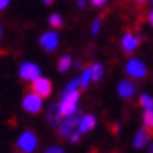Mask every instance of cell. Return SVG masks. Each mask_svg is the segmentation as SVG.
I'll list each match as a JSON object with an SVG mask.
<instances>
[{
    "mask_svg": "<svg viewBox=\"0 0 153 153\" xmlns=\"http://www.w3.org/2000/svg\"><path fill=\"white\" fill-rule=\"evenodd\" d=\"M36 145H38L36 134L31 133V131H25V133H22L19 136L16 149L19 153H33L36 150Z\"/></svg>",
    "mask_w": 153,
    "mask_h": 153,
    "instance_id": "obj_1",
    "label": "cell"
},
{
    "mask_svg": "<svg viewBox=\"0 0 153 153\" xmlns=\"http://www.w3.org/2000/svg\"><path fill=\"white\" fill-rule=\"evenodd\" d=\"M81 119V114L80 113H72L66 116V119L59 123V128H58V134L61 137H66L72 133V131L78 127V122Z\"/></svg>",
    "mask_w": 153,
    "mask_h": 153,
    "instance_id": "obj_2",
    "label": "cell"
},
{
    "mask_svg": "<svg viewBox=\"0 0 153 153\" xmlns=\"http://www.w3.org/2000/svg\"><path fill=\"white\" fill-rule=\"evenodd\" d=\"M80 99V92L76 91H72V92H67L64 94V97H62V102L59 103V108H61V114L62 116H69L75 113L76 109V102H78Z\"/></svg>",
    "mask_w": 153,
    "mask_h": 153,
    "instance_id": "obj_3",
    "label": "cell"
},
{
    "mask_svg": "<svg viewBox=\"0 0 153 153\" xmlns=\"http://www.w3.org/2000/svg\"><path fill=\"white\" fill-rule=\"evenodd\" d=\"M31 92L38 94L39 97H42V99H45V97H48L52 94V81L48 78H44V76H38V78H34L31 81Z\"/></svg>",
    "mask_w": 153,
    "mask_h": 153,
    "instance_id": "obj_4",
    "label": "cell"
},
{
    "mask_svg": "<svg viewBox=\"0 0 153 153\" xmlns=\"http://www.w3.org/2000/svg\"><path fill=\"white\" fill-rule=\"evenodd\" d=\"M22 106L27 113L30 114H38L41 109H42V97H39L38 94H27L22 100Z\"/></svg>",
    "mask_w": 153,
    "mask_h": 153,
    "instance_id": "obj_5",
    "label": "cell"
},
{
    "mask_svg": "<svg viewBox=\"0 0 153 153\" xmlns=\"http://www.w3.org/2000/svg\"><path fill=\"white\" fill-rule=\"evenodd\" d=\"M125 71H127V74L130 76H133V78H144V76L147 75V67H145V64L139 59H130L127 62Z\"/></svg>",
    "mask_w": 153,
    "mask_h": 153,
    "instance_id": "obj_6",
    "label": "cell"
},
{
    "mask_svg": "<svg viewBox=\"0 0 153 153\" xmlns=\"http://www.w3.org/2000/svg\"><path fill=\"white\" fill-rule=\"evenodd\" d=\"M39 44L45 52H53L56 50V47L59 44V36L55 31H47L39 38Z\"/></svg>",
    "mask_w": 153,
    "mask_h": 153,
    "instance_id": "obj_7",
    "label": "cell"
},
{
    "mask_svg": "<svg viewBox=\"0 0 153 153\" xmlns=\"http://www.w3.org/2000/svg\"><path fill=\"white\" fill-rule=\"evenodd\" d=\"M19 75H20V78L25 80V81H33L34 78H38L41 75V71L34 62H24L19 69Z\"/></svg>",
    "mask_w": 153,
    "mask_h": 153,
    "instance_id": "obj_8",
    "label": "cell"
},
{
    "mask_svg": "<svg viewBox=\"0 0 153 153\" xmlns=\"http://www.w3.org/2000/svg\"><path fill=\"white\" fill-rule=\"evenodd\" d=\"M139 45V39L134 36L131 31H127L125 33V36L122 39V48H123V52L125 53H131V52H134L136 48Z\"/></svg>",
    "mask_w": 153,
    "mask_h": 153,
    "instance_id": "obj_9",
    "label": "cell"
},
{
    "mask_svg": "<svg viewBox=\"0 0 153 153\" xmlns=\"http://www.w3.org/2000/svg\"><path fill=\"white\" fill-rule=\"evenodd\" d=\"M150 136H152V133H150V128H141L136 133V136H134V142H133V145H134V149H142L145 144H147L149 141H150Z\"/></svg>",
    "mask_w": 153,
    "mask_h": 153,
    "instance_id": "obj_10",
    "label": "cell"
},
{
    "mask_svg": "<svg viewBox=\"0 0 153 153\" xmlns=\"http://www.w3.org/2000/svg\"><path fill=\"white\" fill-rule=\"evenodd\" d=\"M117 92L122 99H130L134 94V85L128 80H122L119 85H117Z\"/></svg>",
    "mask_w": 153,
    "mask_h": 153,
    "instance_id": "obj_11",
    "label": "cell"
},
{
    "mask_svg": "<svg viewBox=\"0 0 153 153\" xmlns=\"http://www.w3.org/2000/svg\"><path fill=\"white\" fill-rule=\"evenodd\" d=\"M61 117H62V114H61L59 103H53L47 111V122L50 125H58L61 122Z\"/></svg>",
    "mask_w": 153,
    "mask_h": 153,
    "instance_id": "obj_12",
    "label": "cell"
},
{
    "mask_svg": "<svg viewBox=\"0 0 153 153\" xmlns=\"http://www.w3.org/2000/svg\"><path fill=\"white\" fill-rule=\"evenodd\" d=\"M95 127V117L92 114H88V116H83L80 122H78V131L80 133H88Z\"/></svg>",
    "mask_w": 153,
    "mask_h": 153,
    "instance_id": "obj_13",
    "label": "cell"
},
{
    "mask_svg": "<svg viewBox=\"0 0 153 153\" xmlns=\"http://www.w3.org/2000/svg\"><path fill=\"white\" fill-rule=\"evenodd\" d=\"M102 75H103V66L99 64V62H95V64L91 67V78L94 81H99L102 78Z\"/></svg>",
    "mask_w": 153,
    "mask_h": 153,
    "instance_id": "obj_14",
    "label": "cell"
},
{
    "mask_svg": "<svg viewBox=\"0 0 153 153\" xmlns=\"http://www.w3.org/2000/svg\"><path fill=\"white\" fill-rule=\"evenodd\" d=\"M72 66V58L71 56H62V58H59V61H58V69L61 72H66V71H69V67Z\"/></svg>",
    "mask_w": 153,
    "mask_h": 153,
    "instance_id": "obj_15",
    "label": "cell"
},
{
    "mask_svg": "<svg viewBox=\"0 0 153 153\" xmlns=\"http://www.w3.org/2000/svg\"><path fill=\"white\" fill-rule=\"evenodd\" d=\"M89 81H91V67H86L85 72L81 75V80H80V86L83 89H86L89 86Z\"/></svg>",
    "mask_w": 153,
    "mask_h": 153,
    "instance_id": "obj_16",
    "label": "cell"
},
{
    "mask_svg": "<svg viewBox=\"0 0 153 153\" xmlns=\"http://www.w3.org/2000/svg\"><path fill=\"white\" fill-rule=\"evenodd\" d=\"M144 125L147 128L153 130V109H145L144 111Z\"/></svg>",
    "mask_w": 153,
    "mask_h": 153,
    "instance_id": "obj_17",
    "label": "cell"
},
{
    "mask_svg": "<svg viewBox=\"0 0 153 153\" xmlns=\"http://www.w3.org/2000/svg\"><path fill=\"white\" fill-rule=\"evenodd\" d=\"M141 105L144 106V109H153V99L147 94L141 95Z\"/></svg>",
    "mask_w": 153,
    "mask_h": 153,
    "instance_id": "obj_18",
    "label": "cell"
},
{
    "mask_svg": "<svg viewBox=\"0 0 153 153\" xmlns=\"http://www.w3.org/2000/svg\"><path fill=\"white\" fill-rule=\"evenodd\" d=\"M48 24H50L53 28H59V27H62V17L59 14H52L50 19H48Z\"/></svg>",
    "mask_w": 153,
    "mask_h": 153,
    "instance_id": "obj_19",
    "label": "cell"
},
{
    "mask_svg": "<svg viewBox=\"0 0 153 153\" xmlns=\"http://www.w3.org/2000/svg\"><path fill=\"white\" fill-rule=\"evenodd\" d=\"M78 85H80V81L78 80H72L69 85L64 88V94H67V92H72V91H75L76 88H78Z\"/></svg>",
    "mask_w": 153,
    "mask_h": 153,
    "instance_id": "obj_20",
    "label": "cell"
},
{
    "mask_svg": "<svg viewBox=\"0 0 153 153\" xmlns=\"http://www.w3.org/2000/svg\"><path fill=\"white\" fill-rule=\"evenodd\" d=\"M100 22H102V19H97V20H94V24H92V34H97V33H99Z\"/></svg>",
    "mask_w": 153,
    "mask_h": 153,
    "instance_id": "obj_21",
    "label": "cell"
},
{
    "mask_svg": "<svg viewBox=\"0 0 153 153\" xmlns=\"http://www.w3.org/2000/svg\"><path fill=\"white\" fill-rule=\"evenodd\" d=\"M45 153H64V150L61 147H50V149L45 150Z\"/></svg>",
    "mask_w": 153,
    "mask_h": 153,
    "instance_id": "obj_22",
    "label": "cell"
},
{
    "mask_svg": "<svg viewBox=\"0 0 153 153\" xmlns=\"http://www.w3.org/2000/svg\"><path fill=\"white\" fill-rule=\"evenodd\" d=\"M80 131H75V133H74V131H72V133L71 134H69V136H71V139H72V142H78V139H80Z\"/></svg>",
    "mask_w": 153,
    "mask_h": 153,
    "instance_id": "obj_23",
    "label": "cell"
},
{
    "mask_svg": "<svg viewBox=\"0 0 153 153\" xmlns=\"http://www.w3.org/2000/svg\"><path fill=\"white\" fill-rule=\"evenodd\" d=\"M91 2H92V5H94V6L100 8V6H103V5H105V3L108 2V0H91Z\"/></svg>",
    "mask_w": 153,
    "mask_h": 153,
    "instance_id": "obj_24",
    "label": "cell"
},
{
    "mask_svg": "<svg viewBox=\"0 0 153 153\" xmlns=\"http://www.w3.org/2000/svg\"><path fill=\"white\" fill-rule=\"evenodd\" d=\"M10 5V0H0V10H5Z\"/></svg>",
    "mask_w": 153,
    "mask_h": 153,
    "instance_id": "obj_25",
    "label": "cell"
},
{
    "mask_svg": "<svg viewBox=\"0 0 153 153\" xmlns=\"http://www.w3.org/2000/svg\"><path fill=\"white\" fill-rule=\"evenodd\" d=\"M149 22H150V24L153 25V11L150 13V16H149Z\"/></svg>",
    "mask_w": 153,
    "mask_h": 153,
    "instance_id": "obj_26",
    "label": "cell"
},
{
    "mask_svg": "<svg viewBox=\"0 0 153 153\" xmlns=\"http://www.w3.org/2000/svg\"><path fill=\"white\" fill-rule=\"evenodd\" d=\"M78 5L80 6H85L86 5V0H78Z\"/></svg>",
    "mask_w": 153,
    "mask_h": 153,
    "instance_id": "obj_27",
    "label": "cell"
},
{
    "mask_svg": "<svg viewBox=\"0 0 153 153\" xmlns=\"http://www.w3.org/2000/svg\"><path fill=\"white\" fill-rule=\"evenodd\" d=\"M42 2H44L45 5H50V3H53V2H55V0H42Z\"/></svg>",
    "mask_w": 153,
    "mask_h": 153,
    "instance_id": "obj_28",
    "label": "cell"
},
{
    "mask_svg": "<svg viewBox=\"0 0 153 153\" xmlns=\"http://www.w3.org/2000/svg\"><path fill=\"white\" fill-rule=\"evenodd\" d=\"M134 2H137V3H145L147 0H134Z\"/></svg>",
    "mask_w": 153,
    "mask_h": 153,
    "instance_id": "obj_29",
    "label": "cell"
},
{
    "mask_svg": "<svg viewBox=\"0 0 153 153\" xmlns=\"http://www.w3.org/2000/svg\"><path fill=\"white\" fill-rule=\"evenodd\" d=\"M149 153H153V144L150 145V149H149Z\"/></svg>",
    "mask_w": 153,
    "mask_h": 153,
    "instance_id": "obj_30",
    "label": "cell"
},
{
    "mask_svg": "<svg viewBox=\"0 0 153 153\" xmlns=\"http://www.w3.org/2000/svg\"><path fill=\"white\" fill-rule=\"evenodd\" d=\"M0 38H2V27H0Z\"/></svg>",
    "mask_w": 153,
    "mask_h": 153,
    "instance_id": "obj_31",
    "label": "cell"
}]
</instances>
